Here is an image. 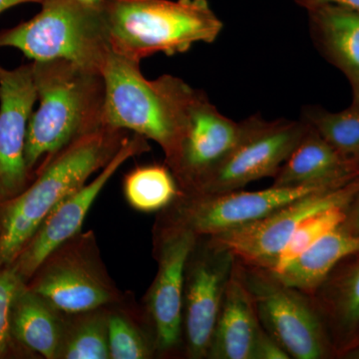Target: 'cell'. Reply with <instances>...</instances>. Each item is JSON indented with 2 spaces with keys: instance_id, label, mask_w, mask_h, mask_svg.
I'll use <instances>...</instances> for the list:
<instances>
[{
  "instance_id": "cell-1",
  "label": "cell",
  "mask_w": 359,
  "mask_h": 359,
  "mask_svg": "<svg viewBox=\"0 0 359 359\" xmlns=\"http://www.w3.org/2000/svg\"><path fill=\"white\" fill-rule=\"evenodd\" d=\"M32 65L39 105L28 125L25 160L34 179L73 141L104 127L105 83L99 71L63 59Z\"/></svg>"
},
{
  "instance_id": "cell-2",
  "label": "cell",
  "mask_w": 359,
  "mask_h": 359,
  "mask_svg": "<svg viewBox=\"0 0 359 359\" xmlns=\"http://www.w3.org/2000/svg\"><path fill=\"white\" fill-rule=\"evenodd\" d=\"M129 135L102 127L80 137L42 168L22 193L0 203V266L13 263L46 217L101 171Z\"/></svg>"
},
{
  "instance_id": "cell-3",
  "label": "cell",
  "mask_w": 359,
  "mask_h": 359,
  "mask_svg": "<svg viewBox=\"0 0 359 359\" xmlns=\"http://www.w3.org/2000/svg\"><path fill=\"white\" fill-rule=\"evenodd\" d=\"M100 9L111 50L136 61L212 43L224 27L208 0H103Z\"/></svg>"
},
{
  "instance_id": "cell-4",
  "label": "cell",
  "mask_w": 359,
  "mask_h": 359,
  "mask_svg": "<svg viewBox=\"0 0 359 359\" xmlns=\"http://www.w3.org/2000/svg\"><path fill=\"white\" fill-rule=\"evenodd\" d=\"M32 20L0 32V48L13 47L32 61L63 59L101 72L111 50L100 6L79 0H43Z\"/></svg>"
},
{
  "instance_id": "cell-5",
  "label": "cell",
  "mask_w": 359,
  "mask_h": 359,
  "mask_svg": "<svg viewBox=\"0 0 359 359\" xmlns=\"http://www.w3.org/2000/svg\"><path fill=\"white\" fill-rule=\"evenodd\" d=\"M177 134L165 164L181 193L197 192L238 145L245 122L226 117L204 92L173 76Z\"/></svg>"
},
{
  "instance_id": "cell-6",
  "label": "cell",
  "mask_w": 359,
  "mask_h": 359,
  "mask_svg": "<svg viewBox=\"0 0 359 359\" xmlns=\"http://www.w3.org/2000/svg\"><path fill=\"white\" fill-rule=\"evenodd\" d=\"M101 74L105 83L103 126L141 135L169 154L177 134L172 75L148 80L142 74L140 61L112 50Z\"/></svg>"
},
{
  "instance_id": "cell-7",
  "label": "cell",
  "mask_w": 359,
  "mask_h": 359,
  "mask_svg": "<svg viewBox=\"0 0 359 359\" xmlns=\"http://www.w3.org/2000/svg\"><path fill=\"white\" fill-rule=\"evenodd\" d=\"M26 285L65 314L102 308L124 297L108 273L93 231H80L52 250Z\"/></svg>"
},
{
  "instance_id": "cell-8",
  "label": "cell",
  "mask_w": 359,
  "mask_h": 359,
  "mask_svg": "<svg viewBox=\"0 0 359 359\" xmlns=\"http://www.w3.org/2000/svg\"><path fill=\"white\" fill-rule=\"evenodd\" d=\"M235 269L254 299L262 327L282 344L290 358H337L311 295L285 285L268 269L238 259Z\"/></svg>"
},
{
  "instance_id": "cell-9",
  "label": "cell",
  "mask_w": 359,
  "mask_h": 359,
  "mask_svg": "<svg viewBox=\"0 0 359 359\" xmlns=\"http://www.w3.org/2000/svg\"><path fill=\"white\" fill-rule=\"evenodd\" d=\"M332 187L271 185L261 191L236 190L218 194H184L158 212L156 223L179 226L199 236H216L252 223L285 205Z\"/></svg>"
},
{
  "instance_id": "cell-10",
  "label": "cell",
  "mask_w": 359,
  "mask_h": 359,
  "mask_svg": "<svg viewBox=\"0 0 359 359\" xmlns=\"http://www.w3.org/2000/svg\"><path fill=\"white\" fill-rule=\"evenodd\" d=\"M196 240L195 233L179 226L155 223L153 229L158 269L142 308L154 335L157 358L183 355L184 273Z\"/></svg>"
},
{
  "instance_id": "cell-11",
  "label": "cell",
  "mask_w": 359,
  "mask_h": 359,
  "mask_svg": "<svg viewBox=\"0 0 359 359\" xmlns=\"http://www.w3.org/2000/svg\"><path fill=\"white\" fill-rule=\"evenodd\" d=\"M236 257L212 236H199L185 266L183 294V356L207 359L212 330Z\"/></svg>"
},
{
  "instance_id": "cell-12",
  "label": "cell",
  "mask_w": 359,
  "mask_h": 359,
  "mask_svg": "<svg viewBox=\"0 0 359 359\" xmlns=\"http://www.w3.org/2000/svg\"><path fill=\"white\" fill-rule=\"evenodd\" d=\"M244 122V133L238 145L193 194L242 190L252 182L275 178L308 130L304 120L266 121L261 116L255 115Z\"/></svg>"
},
{
  "instance_id": "cell-13",
  "label": "cell",
  "mask_w": 359,
  "mask_h": 359,
  "mask_svg": "<svg viewBox=\"0 0 359 359\" xmlns=\"http://www.w3.org/2000/svg\"><path fill=\"white\" fill-rule=\"evenodd\" d=\"M358 192L359 177L339 188L309 194L264 218L212 237L243 264L266 269L306 219L330 208H347Z\"/></svg>"
},
{
  "instance_id": "cell-14",
  "label": "cell",
  "mask_w": 359,
  "mask_h": 359,
  "mask_svg": "<svg viewBox=\"0 0 359 359\" xmlns=\"http://www.w3.org/2000/svg\"><path fill=\"white\" fill-rule=\"evenodd\" d=\"M151 150L148 140L138 134L129 135L115 157L95 179L60 203L42 222L33 237L11 264L25 283L52 250L82 231L87 215L99 194L117 170L131 158Z\"/></svg>"
},
{
  "instance_id": "cell-15",
  "label": "cell",
  "mask_w": 359,
  "mask_h": 359,
  "mask_svg": "<svg viewBox=\"0 0 359 359\" xmlns=\"http://www.w3.org/2000/svg\"><path fill=\"white\" fill-rule=\"evenodd\" d=\"M36 101L32 61L14 69L0 65V203L13 199L33 181L25 148Z\"/></svg>"
},
{
  "instance_id": "cell-16",
  "label": "cell",
  "mask_w": 359,
  "mask_h": 359,
  "mask_svg": "<svg viewBox=\"0 0 359 359\" xmlns=\"http://www.w3.org/2000/svg\"><path fill=\"white\" fill-rule=\"evenodd\" d=\"M311 297L340 358L358 344L359 254L337 264Z\"/></svg>"
},
{
  "instance_id": "cell-17",
  "label": "cell",
  "mask_w": 359,
  "mask_h": 359,
  "mask_svg": "<svg viewBox=\"0 0 359 359\" xmlns=\"http://www.w3.org/2000/svg\"><path fill=\"white\" fill-rule=\"evenodd\" d=\"M262 330L254 299L233 268L212 330L207 359H254Z\"/></svg>"
},
{
  "instance_id": "cell-18",
  "label": "cell",
  "mask_w": 359,
  "mask_h": 359,
  "mask_svg": "<svg viewBox=\"0 0 359 359\" xmlns=\"http://www.w3.org/2000/svg\"><path fill=\"white\" fill-rule=\"evenodd\" d=\"M358 177L359 168L344 159L308 124L304 138L278 170L273 186L339 188Z\"/></svg>"
},
{
  "instance_id": "cell-19",
  "label": "cell",
  "mask_w": 359,
  "mask_h": 359,
  "mask_svg": "<svg viewBox=\"0 0 359 359\" xmlns=\"http://www.w3.org/2000/svg\"><path fill=\"white\" fill-rule=\"evenodd\" d=\"M65 327V313L23 283L11 304V330L29 358L58 359Z\"/></svg>"
},
{
  "instance_id": "cell-20",
  "label": "cell",
  "mask_w": 359,
  "mask_h": 359,
  "mask_svg": "<svg viewBox=\"0 0 359 359\" xmlns=\"http://www.w3.org/2000/svg\"><path fill=\"white\" fill-rule=\"evenodd\" d=\"M356 254H359V235L347 233L339 226L280 273H271L285 285L311 295L337 264Z\"/></svg>"
},
{
  "instance_id": "cell-21",
  "label": "cell",
  "mask_w": 359,
  "mask_h": 359,
  "mask_svg": "<svg viewBox=\"0 0 359 359\" xmlns=\"http://www.w3.org/2000/svg\"><path fill=\"white\" fill-rule=\"evenodd\" d=\"M309 11L318 41L359 93V11L334 4Z\"/></svg>"
},
{
  "instance_id": "cell-22",
  "label": "cell",
  "mask_w": 359,
  "mask_h": 359,
  "mask_svg": "<svg viewBox=\"0 0 359 359\" xmlns=\"http://www.w3.org/2000/svg\"><path fill=\"white\" fill-rule=\"evenodd\" d=\"M106 309L110 359L157 358L154 335L143 308L124 294Z\"/></svg>"
},
{
  "instance_id": "cell-23",
  "label": "cell",
  "mask_w": 359,
  "mask_h": 359,
  "mask_svg": "<svg viewBox=\"0 0 359 359\" xmlns=\"http://www.w3.org/2000/svg\"><path fill=\"white\" fill-rule=\"evenodd\" d=\"M123 194L135 211L151 214L169 207L181 190L164 163L135 167L123 179Z\"/></svg>"
},
{
  "instance_id": "cell-24",
  "label": "cell",
  "mask_w": 359,
  "mask_h": 359,
  "mask_svg": "<svg viewBox=\"0 0 359 359\" xmlns=\"http://www.w3.org/2000/svg\"><path fill=\"white\" fill-rule=\"evenodd\" d=\"M106 306L65 314L58 359H110Z\"/></svg>"
},
{
  "instance_id": "cell-25",
  "label": "cell",
  "mask_w": 359,
  "mask_h": 359,
  "mask_svg": "<svg viewBox=\"0 0 359 359\" xmlns=\"http://www.w3.org/2000/svg\"><path fill=\"white\" fill-rule=\"evenodd\" d=\"M304 121L344 159L359 168V106L337 113L309 111Z\"/></svg>"
},
{
  "instance_id": "cell-26",
  "label": "cell",
  "mask_w": 359,
  "mask_h": 359,
  "mask_svg": "<svg viewBox=\"0 0 359 359\" xmlns=\"http://www.w3.org/2000/svg\"><path fill=\"white\" fill-rule=\"evenodd\" d=\"M346 208L335 207L314 214L297 228L287 244L269 266V271L278 273L302 256L323 236L339 228L346 219Z\"/></svg>"
},
{
  "instance_id": "cell-27",
  "label": "cell",
  "mask_w": 359,
  "mask_h": 359,
  "mask_svg": "<svg viewBox=\"0 0 359 359\" xmlns=\"http://www.w3.org/2000/svg\"><path fill=\"white\" fill-rule=\"evenodd\" d=\"M23 283L11 266H0V359L29 358L11 330V304Z\"/></svg>"
},
{
  "instance_id": "cell-28",
  "label": "cell",
  "mask_w": 359,
  "mask_h": 359,
  "mask_svg": "<svg viewBox=\"0 0 359 359\" xmlns=\"http://www.w3.org/2000/svg\"><path fill=\"white\" fill-rule=\"evenodd\" d=\"M254 359H290V356L282 344L263 327L257 339Z\"/></svg>"
},
{
  "instance_id": "cell-29",
  "label": "cell",
  "mask_w": 359,
  "mask_h": 359,
  "mask_svg": "<svg viewBox=\"0 0 359 359\" xmlns=\"http://www.w3.org/2000/svg\"><path fill=\"white\" fill-rule=\"evenodd\" d=\"M339 226L347 233L359 235V192L347 205L346 219Z\"/></svg>"
},
{
  "instance_id": "cell-30",
  "label": "cell",
  "mask_w": 359,
  "mask_h": 359,
  "mask_svg": "<svg viewBox=\"0 0 359 359\" xmlns=\"http://www.w3.org/2000/svg\"><path fill=\"white\" fill-rule=\"evenodd\" d=\"M295 1L308 9L325 6V4H334V6H344L359 11V0H295Z\"/></svg>"
},
{
  "instance_id": "cell-31",
  "label": "cell",
  "mask_w": 359,
  "mask_h": 359,
  "mask_svg": "<svg viewBox=\"0 0 359 359\" xmlns=\"http://www.w3.org/2000/svg\"><path fill=\"white\" fill-rule=\"evenodd\" d=\"M42 1L43 0H0V14L11 7L18 6V4H28V2H40L41 4Z\"/></svg>"
},
{
  "instance_id": "cell-32",
  "label": "cell",
  "mask_w": 359,
  "mask_h": 359,
  "mask_svg": "<svg viewBox=\"0 0 359 359\" xmlns=\"http://www.w3.org/2000/svg\"><path fill=\"white\" fill-rule=\"evenodd\" d=\"M340 358L359 359V344L347 351L346 353L342 354Z\"/></svg>"
},
{
  "instance_id": "cell-33",
  "label": "cell",
  "mask_w": 359,
  "mask_h": 359,
  "mask_svg": "<svg viewBox=\"0 0 359 359\" xmlns=\"http://www.w3.org/2000/svg\"><path fill=\"white\" fill-rule=\"evenodd\" d=\"M82 4H86L90 6H100L103 0H79Z\"/></svg>"
},
{
  "instance_id": "cell-34",
  "label": "cell",
  "mask_w": 359,
  "mask_h": 359,
  "mask_svg": "<svg viewBox=\"0 0 359 359\" xmlns=\"http://www.w3.org/2000/svg\"><path fill=\"white\" fill-rule=\"evenodd\" d=\"M358 344H359V339H358Z\"/></svg>"
}]
</instances>
